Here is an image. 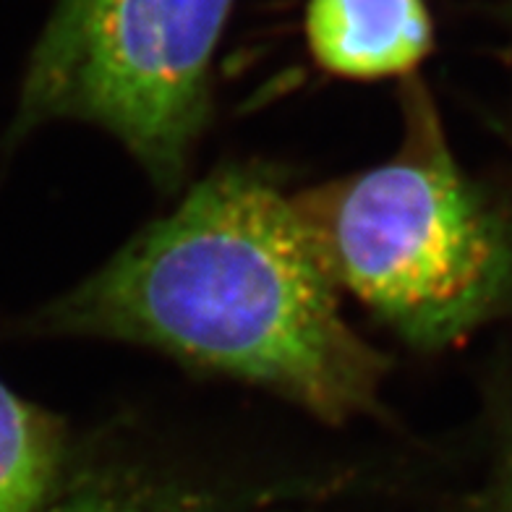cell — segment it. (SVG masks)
Segmentation results:
<instances>
[{
    "label": "cell",
    "instance_id": "6da1fadb",
    "mask_svg": "<svg viewBox=\"0 0 512 512\" xmlns=\"http://www.w3.org/2000/svg\"><path fill=\"white\" fill-rule=\"evenodd\" d=\"M37 324L149 345L267 387L324 421L377 411L390 369L343 317L293 196L254 165L204 178Z\"/></svg>",
    "mask_w": 512,
    "mask_h": 512
},
{
    "label": "cell",
    "instance_id": "7a4b0ae2",
    "mask_svg": "<svg viewBox=\"0 0 512 512\" xmlns=\"http://www.w3.org/2000/svg\"><path fill=\"white\" fill-rule=\"evenodd\" d=\"M293 204L337 288L405 343L442 351L512 311V196L460 168L418 79L398 152Z\"/></svg>",
    "mask_w": 512,
    "mask_h": 512
},
{
    "label": "cell",
    "instance_id": "3957f363",
    "mask_svg": "<svg viewBox=\"0 0 512 512\" xmlns=\"http://www.w3.org/2000/svg\"><path fill=\"white\" fill-rule=\"evenodd\" d=\"M233 0H58L27 66L14 136L50 121L105 128L176 189L209 118Z\"/></svg>",
    "mask_w": 512,
    "mask_h": 512
},
{
    "label": "cell",
    "instance_id": "277c9868",
    "mask_svg": "<svg viewBox=\"0 0 512 512\" xmlns=\"http://www.w3.org/2000/svg\"><path fill=\"white\" fill-rule=\"evenodd\" d=\"M311 58L343 79L413 74L432 53L434 24L424 0H309Z\"/></svg>",
    "mask_w": 512,
    "mask_h": 512
},
{
    "label": "cell",
    "instance_id": "5b68a950",
    "mask_svg": "<svg viewBox=\"0 0 512 512\" xmlns=\"http://www.w3.org/2000/svg\"><path fill=\"white\" fill-rule=\"evenodd\" d=\"M66 429L0 382V512H42L61 481Z\"/></svg>",
    "mask_w": 512,
    "mask_h": 512
},
{
    "label": "cell",
    "instance_id": "8992f818",
    "mask_svg": "<svg viewBox=\"0 0 512 512\" xmlns=\"http://www.w3.org/2000/svg\"><path fill=\"white\" fill-rule=\"evenodd\" d=\"M42 512H207V507L181 486L128 465H84L61 492H53Z\"/></svg>",
    "mask_w": 512,
    "mask_h": 512
},
{
    "label": "cell",
    "instance_id": "52a82bcc",
    "mask_svg": "<svg viewBox=\"0 0 512 512\" xmlns=\"http://www.w3.org/2000/svg\"><path fill=\"white\" fill-rule=\"evenodd\" d=\"M497 463H494L492 479V512H512V411L502 421L497 439Z\"/></svg>",
    "mask_w": 512,
    "mask_h": 512
},
{
    "label": "cell",
    "instance_id": "ba28073f",
    "mask_svg": "<svg viewBox=\"0 0 512 512\" xmlns=\"http://www.w3.org/2000/svg\"><path fill=\"white\" fill-rule=\"evenodd\" d=\"M507 131H510V142H512V121H510V126H507Z\"/></svg>",
    "mask_w": 512,
    "mask_h": 512
}]
</instances>
